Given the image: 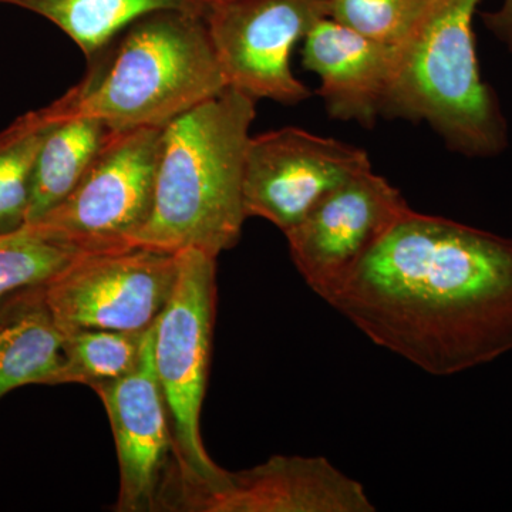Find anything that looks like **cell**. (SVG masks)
Listing matches in <instances>:
<instances>
[{
    "label": "cell",
    "instance_id": "6da1fadb",
    "mask_svg": "<svg viewBox=\"0 0 512 512\" xmlns=\"http://www.w3.org/2000/svg\"><path fill=\"white\" fill-rule=\"evenodd\" d=\"M433 376L512 352V238L410 208L328 301Z\"/></svg>",
    "mask_w": 512,
    "mask_h": 512
},
{
    "label": "cell",
    "instance_id": "7a4b0ae2",
    "mask_svg": "<svg viewBox=\"0 0 512 512\" xmlns=\"http://www.w3.org/2000/svg\"><path fill=\"white\" fill-rule=\"evenodd\" d=\"M255 106L227 87L163 128L153 207L133 247L218 258L238 244L248 218L242 180Z\"/></svg>",
    "mask_w": 512,
    "mask_h": 512
},
{
    "label": "cell",
    "instance_id": "3957f363",
    "mask_svg": "<svg viewBox=\"0 0 512 512\" xmlns=\"http://www.w3.org/2000/svg\"><path fill=\"white\" fill-rule=\"evenodd\" d=\"M60 97L110 130L164 128L227 89L204 16L163 10L127 26Z\"/></svg>",
    "mask_w": 512,
    "mask_h": 512
},
{
    "label": "cell",
    "instance_id": "277c9868",
    "mask_svg": "<svg viewBox=\"0 0 512 512\" xmlns=\"http://www.w3.org/2000/svg\"><path fill=\"white\" fill-rule=\"evenodd\" d=\"M481 0H427L396 46L383 116L426 121L454 153L495 157L508 126L478 66L473 20Z\"/></svg>",
    "mask_w": 512,
    "mask_h": 512
},
{
    "label": "cell",
    "instance_id": "5b68a950",
    "mask_svg": "<svg viewBox=\"0 0 512 512\" xmlns=\"http://www.w3.org/2000/svg\"><path fill=\"white\" fill-rule=\"evenodd\" d=\"M217 309V258L178 252V275L164 311L154 323L153 362L163 390L174 461L164 481L207 483L221 473L202 443L200 416Z\"/></svg>",
    "mask_w": 512,
    "mask_h": 512
},
{
    "label": "cell",
    "instance_id": "8992f818",
    "mask_svg": "<svg viewBox=\"0 0 512 512\" xmlns=\"http://www.w3.org/2000/svg\"><path fill=\"white\" fill-rule=\"evenodd\" d=\"M161 131L110 130L74 190L30 227L84 254L133 247L153 207Z\"/></svg>",
    "mask_w": 512,
    "mask_h": 512
},
{
    "label": "cell",
    "instance_id": "52a82bcc",
    "mask_svg": "<svg viewBox=\"0 0 512 512\" xmlns=\"http://www.w3.org/2000/svg\"><path fill=\"white\" fill-rule=\"evenodd\" d=\"M178 275V254L141 247L87 252L43 286L64 333L79 329L146 332L164 311Z\"/></svg>",
    "mask_w": 512,
    "mask_h": 512
},
{
    "label": "cell",
    "instance_id": "ba28073f",
    "mask_svg": "<svg viewBox=\"0 0 512 512\" xmlns=\"http://www.w3.org/2000/svg\"><path fill=\"white\" fill-rule=\"evenodd\" d=\"M325 16L328 0H212L204 20L227 87L292 106L312 96L292 50Z\"/></svg>",
    "mask_w": 512,
    "mask_h": 512
},
{
    "label": "cell",
    "instance_id": "9c48e42d",
    "mask_svg": "<svg viewBox=\"0 0 512 512\" xmlns=\"http://www.w3.org/2000/svg\"><path fill=\"white\" fill-rule=\"evenodd\" d=\"M369 170L363 148L298 127L266 131L251 137L245 154V214L286 234L326 195Z\"/></svg>",
    "mask_w": 512,
    "mask_h": 512
},
{
    "label": "cell",
    "instance_id": "30bf717a",
    "mask_svg": "<svg viewBox=\"0 0 512 512\" xmlns=\"http://www.w3.org/2000/svg\"><path fill=\"white\" fill-rule=\"evenodd\" d=\"M157 511L375 512L359 481L323 457L275 456L207 483L168 485Z\"/></svg>",
    "mask_w": 512,
    "mask_h": 512
},
{
    "label": "cell",
    "instance_id": "8fae6325",
    "mask_svg": "<svg viewBox=\"0 0 512 512\" xmlns=\"http://www.w3.org/2000/svg\"><path fill=\"white\" fill-rule=\"evenodd\" d=\"M410 210L402 192L366 171L340 185L286 232L291 258L328 302L379 239Z\"/></svg>",
    "mask_w": 512,
    "mask_h": 512
},
{
    "label": "cell",
    "instance_id": "7c38bea8",
    "mask_svg": "<svg viewBox=\"0 0 512 512\" xmlns=\"http://www.w3.org/2000/svg\"><path fill=\"white\" fill-rule=\"evenodd\" d=\"M154 325L130 375L92 387L116 441L120 491L116 511H157L158 493L174 461V441L153 362Z\"/></svg>",
    "mask_w": 512,
    "mask_h": 512
},
{
    "label": "cell",
    "instance_id": "4fadbf2b",
    "mask_svg": "<svg viewBox=\"0 0 512 512\" xmlns=\"http://www.w3.org/2000/svg\"><path fill=\"white\" fill-rule=\"evenodd\" d=\"M396 46L382 45L328 18L303 39L302 63L320 80L332 119L375 126L392 83Z\"/></svg>",
    "mask_w": 512,
    "mask_h": 512
},
{
    "label": "cell",
    "instance_id": "5bb4252c",
    "mask_svg": "<svg viewBox=\"0 0 512 512\" xmlns=\"http://www.w3.org/2000/svg\"><path fill=\"white\" fill-rule=\"evenodd\" d=\"M64 343L43 286L0 301V397L26 384H60Z\"/></svg>",
    "mask_w": 512,
    "mask_h": 512
},
{
    "label": "cell",
    "instance_id": "9a60e30c",
    "mask_svg": "<svg viewBox=\"0 0 512 512\" xmlns=\"http://www.w3.org/2000/svg\"><path fill=\"white\" fill-rule=\"evenodd\" d=\"M53 103L56 117L37 156L26 225L35 224L74 190L110 133L96 117L70 113L60 99Z\"/></svg>",
    "mask_w": 512,
    "mask_h": 512
},
{
    "label": "cell",
    "instance_id": "2e32d148",
    "mask_svg": "<svg viewBox=\"0 0 512 512\" xmlns=\"http://www.w3.org/2000/svg\"><path fill=\"white\" fill-rule=\"evenodd\" d=\"M212 0H0L29 10L56 25L82 49L87 59L99 55L127 26L136 20L163 12L205 15Z\"/></svg>",
    "mask_w": 512,
    "mask_h": 512
},
{
    "label": "cell",
    "instance_id": "e0dca14e",
    "mask_svg": "<svg viewBox=\"0 0 512 512\" xmlns=\"http://www.w3.org/2000/svg\"><path fill=\"white\" fill-rule=\"evenodd\" d=\"M55 117L52 103L20 116L0 133V232L28 224L37 156Z\"/></svg>",
    "mask_w": 512,
    "mask_h": 512
},
{
    "label": "cell",
    "instance_id": "ac0fdd59",
    "mask_svg": "<svg viewBox=\"0 0 512 512\" xmlns=\"http://www.w3.org/2000/svg\"><path fill=\"white\" fill-rule=\"evenodd\" d=\"M66 335V363L60 383L89 387L130 375L140 363L148 335L109 329H79Z\"/></svg>",
    "mask_w": 512,
    "mask_h": 512
},
{
    "label": "cell",
    "instance_id": "d6986e66",
    "mask_svg": "<svg viewBox=\"0 0 512 512\" xmlns=\"http://www.w3.org/2000/svg\"><path fill=\"white\" fill-rule=\"evenodd\" d=\"M82 254L30 225L0 232V301L13 293L45 286Z\"/></svg>",
    "mask_w": 512,
    "mask_h": 512
},
{
    "label": "cell",
    "instance_id": "ffe728a7",
    "mask_svg": "<svg viewBox=\"0 0 512 512\" xmlns=\"http://www.w3.org/2000/svg\"><path fill=\"white\" fill-rule=\"evenodd\" d=\"M427 0H328V18L387 46L412 32Z\"/></svg>",
    "mask_w": 512,
    "mask_h": 512
},
{
    "label": "cell",
    "instance_id": "44dd1931",
    "mask_svg": "<svg viewBox=\"0 0 512 512\" xmlns=\"http://www.w3.org/2000/svg\"><path fill=\"white\" fill-rule=\"evenodd\" d=\"M487 29L512 53V0H504L495 12L484 13Z\"/></svg>",
    "mask_w": 512,
    "mask_h": 512
}]
</instances>
